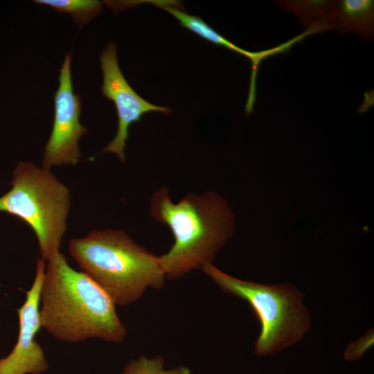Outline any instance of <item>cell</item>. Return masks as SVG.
Wrapping results in <instances>:
<instances>
[{
    "mask_svg": "<svg viewBox=\"0 0 374 374\" xmlns=\"http://www.w3.org/2000/svg\"><path fill=\"white\" fill-rule=\"evenodd\" d=\"M60 252L49 260L42 283L41 327L70 343L91 338L119 343L127 330L111 298L83 271L73 269Z\"/></svg>",
    "mask_w": 374,
    "mask_h": 374,
    "instance_id": "1",
    "label": "cell"
},
{
    "mask_svg": "<svg viewBox=\"0 0 374 374\" xmlns=\"http://www.w3.org/2000/svg\"><path fill=\"white\" fill-rule=\"evenodd\" d=\"M150 203L151 215L168 226L174 237L170 250L159 256L170 280L212 263L233 234L234 215L226 200L215 192L188 193L175 203L163 186L154 192Z\"/></svg>",
    "mask_w": 374,
    "mask_h": 374,
    "instance_id": "2",
    "label": "cell"
},
{
    "mask_svg": "<svg viewBox=\"0 0 374 374\" xmlns=\"http://www.w3.org/2000/svg\"><path fill=\"white\" fill-rule=\"evenodd\" d=\"M73 259L115 305L137 301L150 287L161 288L166 275L159 256L120 230H93L69 244Z\"/></svg>",
    "mask_w": 374,
    "mask_h": 374,
    "instance_id": "3",
    "label": "cell"
},
{
    "mask_svg": "<svg viewBox=\"0 0 374 374\" xmlns=\"http://www.w3.org/2000/svg\"><path fill=\"white\" fill-rule=\"evenodd\" d=\"M10 190L0 197V212L17 217L35 232L44 260L60 253L71 206L69 189L48 169L19 162Z\"/></svg>",
    "mask_w": 374,
    "mask_h": 374,
    "instance_id": "4",
    "label": "cell"
},
{
    "mask_svg": "<svg viewBox=\"0 0 374 374\" xmlns=\"http://www.w3.org/2000/svg\"><path fill=\"white\" fill-rule=\"evenodd\" d=\"M226 293L245 300L260 323L254 352L273 354L302 339L310 326L303 294L288 284L264 285L233 277L208 263L202 267Z\"/></svg>",
    "mask_w": 374,
    "mask_h": 374,
    "instance_id": "5",
    "label": "cell"
},
{
    "mask_svg": "<svg viewBox=\"0 0 374 374\" xmlns=\"http://www.w3.org/2000/svg\"><path fill=\"white\" fill-rule=\"evenodd\" d=\"M71 51L66 52L59 75V86L54 95L52 131L45 146L42 166L76 165L81 154L79 139L87 129L80 123L81 98L73 92L71 77Z\"/></svg>",
    "mask_w": 374,
    "mask_h": 374,
    "instance_id": "6",
    "label": "cell"
},
{
    "mask_svg": "<svg viewBox=\"0 0 374 374\" xmlns=\"http://www.w3.org/2000/svg\"><path fill=\"white\" fill-rule=\"evenodd\" d=\"M100 62L103 76L102 94L114 103L118 115L116 136L100 153H114L121 162H124L130 126L148 112H160L168 114L171 109L148 102L132 89L120 69L115 43L107 44L100 54Z\"/></svg>",
    "mask_w": 374,
    "mask_h": 374,
    "instance_id": "7",
    "label": "cell"
},
{
    "mask_svg": "<svg viewBox=\"0 0 374 374\" xmlns=\"http://www.w3.org/2000/svg\"><path fill=\"white\" fill-rule=\"evenodd\" d=\"M45 272L42 258L36 262V272L24 304L17 310L19 335L12 352L0 359V374H39L48 368L44 351L35 339L41 328L39 294Z\"/></svg>",
    "mask_w": 374,
    "mask_h": 374,
    "instance_id": "8",
    "label": "cell"
},
{
    "mask_svg": "<svg viewBox=\"0 0 374 374\" xmlns=\"http://www.w3.org/2000/svg\"><path fill=\"white\" fill-rule=\"evenodd\" d=\"M145 1L167 11L179 21L181 26L190 30L200 37L216 45L222 46L248 58L252 65L250 89L256 88L257 69L262 60L267 57L287 52V51L285 44H282L276 47L260 52L246 51L229 41L199 17L188 14L184 9L181 8V4L177 1L168 0H150Z\"/></svg>",
    "mask_w": 374,
    "mask_h": 374,
    "instance_id": "9",
    "label": "cell"
},
{
    "mask_svg": "<svg viewBox=\"0 0 374 374\" xmlns=\"http://www.w3.org/2000/svg\"><path fill=\"white\" fill-rule=\"evenodd\" d=\"M373 1L344 0L332 1L333 13L330 15L331 26L353 32L362 36H371L373 30Z\"/></svg>",
    "mask_w": 374,
    "mask_h": 374,
    "instance_id": "10",
    "label": "cell"
},
{
    "mask_svg": "<svg viewBox=\"0 0 374 374\" xmlns=\"http://www.w3.org/2000/svg\"><path fill=\"white\" fill-rule=\"evenodd\" d=\"M34 2L70 15L80 26L88 24L103 10L102 2L97 0H35Z\"/></svg>",
    "mask_w": 374,
    "mask_h": 374,
    "instance_id": "11",
    "label": "cell"
},
{
    "mask_svg": "<svg viewBox=\"0 0 374 374\" xmlns=\"http://www.w3.org/2000/svg\"><path fill=\"white\" fill-rule=\"evenodd\" d=\"M164 359L161 356L148 358L141 356L132 360L124 368L123 374H190L186 366H179L172 369H165Z\"/></svg>",
    "mask_w": 374,
    "mask_h": 374,
    "instance_id": "12",
    "label": "cell"
},
{
    "mask_svg": "<svg viewBox=\"0 0 374 374\" xmlns=\"http://www.w3.org/2000/svg\"><path fill=\"white\" fill-rule=\"evenodd\" d=\"M303 39V36L302 35H299L294 38L292 39L291 40L283 43L285 44L287 47V51L296 43L299 42L300 40ZM255 93H256V88L255 89H250L249 87V96L248 100L246 104V107L248 108H252L254 104L255 101Z\"/></svg>",
    "mask_w": 374,
    "mask_h": 374,
    "instance_id": "13",
    "label": "cell"
}]
</instances>
